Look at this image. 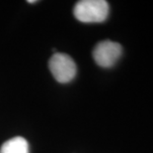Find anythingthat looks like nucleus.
<instances>
[{"label": "nucleus", "instance_id": "obj_1", "mask_svg": "<svg viewBox=\"0 0 153 153\" xmlns=\"http://www.w3.org/2000/svg\"><path fill=\"white\" fill-rule=\"evenodd\" d=\"M109 3L105 0H81L74 6V16L83 23H101L108 18Z\"/></svg>", "mask_w": 153, "mask_h": 153}, {"label": "nucleus", "instance_id": "obj_2", "mask_svg": "<svg viewBox=\"0 0 153 153\" xmlns=\"http://www.w3.org/2000/svg\"><path fill=\"white\" fill-rule=\"evenodd\" d=\"M48 67L54 79L61 84L69 83L77 73V67L73 59L62 53H54L48 62Z\"/></svg>", "mask_w": 153, "mask_h": 153}, {"label": "nucleus", "instance_id": "obj_3", "mask_svg": "<svg viewBox=\"0 0 153 153\" xmlns=\"http://www.w3.org/2000/svg\"><path fill=\"white\" fill-rule=\"evenodd\" d=\"M123 49L119 43L113 41H102L95 46L93 50L94 61L102 68H111L122 56Z\"/></svg>", "mask_w": 153, "mask_h": 153}, {"label": "nucleus", "instance_id": "obj_4", "mask_svg": "<svg viewBox=\"0 0 153 153\" xmlns=\"http://www.w3.org/2000/svg\"><path fill=\"white\" fill-rule=\"evenodd\" d=\"M0 153H30L29 143L21 136L13 137L3 143Z\"/></svg>", "mask_w": 153, "mask_h": 153}]
</instances>
